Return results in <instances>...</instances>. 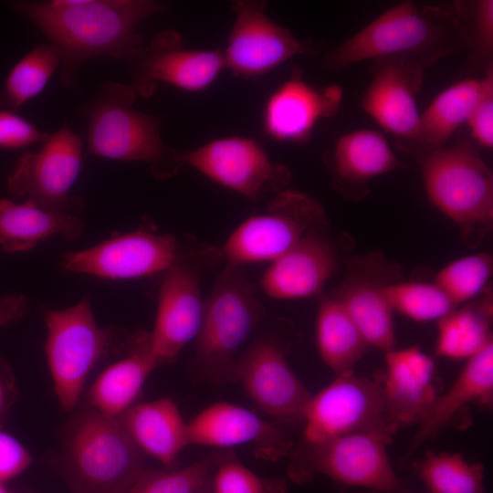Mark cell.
Returning <instances> with one entry per match:
<instances>
[{
  "mask_svg": "<svg viewBox=\"0 0 493 493\" xmlns=\"http://www.w3.org/2000/svg\"><path fill=\"white\" fill-rule=\"evenodd\" d=\"M11 6L58 50L60 82L73 90L78 70L91 58L107 56L133 63L145 46L137 26L166 8L153 0L16 1Z\"/></svg>",
  "mask_w": 493,
  "mask_h": 493,
  "instance_id": "1",
  "label": "cell"
},
{
  "mask_svg": "<svg viewBox=\"0 0 493 493\" xmlns=\"http://www.w3.org/2000/svg\"><path fill=\"white\" fill-rule=\"evenodd\" d=\"M465 47L464 26L455 3L404 1L330 49L324 62L328 69L339 71L364 60L405 57L426 68Z\"/></svg>",
  "mask_w": 493,
  "mask_h": 493,
  "instance_id": "2",
  "label": "cell"
},
{
  "mask_svg": "<svg viewBox=\"0 0 493 493\" xmlns=\"http://www.w3.org/2000/svg\"><path fill=\"white\" fill-rule=\"evenodd\" d=\"M131 85L106 81L83 109L87 121V153L105 159L139 162L150 166L157 180L173 177L184 166L183 152L162 140V121L134 108Z\"/></svg>",
  "mask_w": 493,
  "mask_h": 493,
  "instance_id": "3",
  "label": "cell"
},
{
  "mask_svg": "<svg viewBox=\"0 0 493 493\" xmlns=\"http://www.w3.org/2000/svg\"><path fill=\"white\" fill-rule=\"evenodd\" d=\"M144 457L118 417L90 406L65 432L62 473L75 493H128L146 470Z\"/></svg>",
  "mask_w": 493,
  "mask_h": 493,
  "instance_id": "4",
  "label": "cell"
},
{
  "mask_svg": "<svg viewBox=\"0 0 493 493\" xmlns=\"http://www.w3.org/2000/svg\"><path fill=\"white\" fill-rule=\"evenodd\" d=\"M264 311L242 267L226 266L205 299L194 349V366L215 383L236 380L237 352Z\"/></svg>",
  "mask_w": 493,
  "mask_h": 493,
  "instance_id": "5",
  "label": "cell"
},
{
  "mask_svg": "<svg viewBox=\"0 0 493 493\" xmlns=\"http://www.w3.org/2000/svg\"><path fill=\"white\" fill-rule=\"evenodd\" d=\"M429 201L459 228L467 246L478 244L493 226V173L469 142L444 146L422 158Z\"/></svg>",
  "mask_w": 493,
  "mask_h": 493,
  "instance_id": "6",
  "label": "cell"
},
{
  "mask_svg": "<svg viewBox=\"0 0 493 493\" xmlns=\"http://www.w3.org/2000/svg\"><path fill=\"white\" fill-rule=\"evenodd\" d=\"M327 217L310 195L286 189L277 194L265 212L242 222L228 236L220 253L226 266L276 260L309 233L324 230Z\"/></svg>",
  "mask_w": 493,
  "mask_h": 493,
  "instance_id": "7",
  "label": "cell"
},
{
  "mask_svg": "<svg viewBox=\"0 0 493 493\" xmlns=\"http://www.w3.org/2000/svg\"><path fill=\"white\" fill-rule=\"evenodd\" d=\"M46 358L60 407L69 411L97 362L110 351L112 334L100 327L89 298L64 309H46Z\"/></svg>",
  "mask_w": 493,
  "mask_h": 493,
  "instance_id": "8",
  "label": "cell"
},
{
  "mask_svg": "<svg viewBox=\"0 0 493 493\" xmlns=\"http://www.w3.org/2000/svg\"><path fill=\"white\" fill-rule=\"evenodd\" d=\"M390 442V435L369 431L306 445L293 456L289 477L301 484L321 474L344 487L403 492L404 484L393 470L386 449Z\"/></svg>",
  "mask_w": 493,
  "mask_h": 493,
  "instance_id": "9",
  "label": "cell"
},
{
  "mask_svg": "<svg viewBox=\"0 0 493 493\" xmlns=\"http://www.w3.org/2000/svg\"><path fill=\"white\" fill-rule=\"evenodd\" d=\"M222 260L220 248L191 250L163 274L158 292L156 318L149 333L158 365L173 362L200 329L205 299L200 289L201 261Z\"/></svg>",
  "mask_w": 493,
  "mask_h": 493,
  "instance_id": "10",
  "label": "cell"
},
{
  "mask_svg": "<svg viewBox=\"0 0 493 493\" xmlns=\"http://www.w3.org/2000/svg\"><path fill=\"white\" fill-rule=\"evenodd\" d=\"M302 418L306 445H319L339 436L369 431L392 436L386 427L380 375L357 376L352 370L311 395Z\"/></svg>",
  "mask_w": 493,
  "mask_h": 493,
  "instance_id": "11",
  "label": "cell"
},
{
  "mask_svg": "<svg viewBox=\"0 0 493 493\" xmlns=\"http://www.w3.org/2000/svg\"><path fill=\"white\" fill-rule=\"evenodd\" d=\"M83 142L62 126L41 143L40 150L26 152L7 179L13 196L26 197L37 205L58 212L79 215L83 200L71 195L82 164Z\"/></svg>",
  "mask_w": 493,
  "mask_h": 493,
  "instance_id": "12",
  "label": "cell"
},
{
  "mask_svg": "<svg viewBox=\"0 0 493 493\" xmlns=\"http://www.w3.org/2000/svg\"><path fill=\"white\" fill-rule=\"evenodd\" d=\"M191 250L183 247L176 236L160 233L146 223L93 246L68 252L62 267L107 279H135L164 273Z\"/></svg>",
  "mask_w": 493,
  "mask_h": 493,
  "instance_id": "13",
  "label": "cell"
},
{
  "mask_svg": "<svg viewBox=\"0 0 493 493\" xmlns=\"http://www.w3.org/2000/svg\"><path fill=\"white\" fill-rule=\"evenodd\" d=\"M183 163L252 201L288 189L292 178L290 170L272 161L257 140L243 135L216 138L183 152Z\"/></svg>",
  "mask_w": 493,
  "mask_h": 493,
  "instance_id": "14",
  "label": "cell"
},
{
  "mask_svg": "<svg viewBox=\"0 0 493 493\" xmlns=\"http://www.w3.org/2000/svg\"><path fill=\"white\" fill-rule=\"evenodd\" d=\"M267 2L237 0L235 20L222 49L226 69L243 78L263 76L315 47L294 36L266 14Z\"/></svg>",
  "mask_w": 493,
  "mask_h": 493,
  "instance_id": "15",
  "label": "cell"
},
{
  "mask_svg": "<svg viewBox=\"0 0 493 493\" xmlns=\"http://www.w3.org/2000/svg\"><path fill=\"white\" fill-rule=\"evenodd\" d=\"M224 69L221 48H189L178 32L165 30L156 34L131 63V86L143 98L152 96L159 83L185 92H201Z\"/></svg>",
  "mask_w": 493,
  "mask_h": 493,
  "instance_id": "16",
  "label": "cell"
},
{
  "mask_svg": "<svg viewBox=\"0 0 493 493\" xmlns=\"http://www.w3.org/2000/svg\"><path fill=\"white\" fill-rule=\"evenodd\" d=\"M425 68L405 57L374 59L372 77L361 105L380 127L404 144L417 145L420 111L417 97Z\"/></svg>",
  "mask_w": 493,
  "mask_h": 493,
  "instance_id": "17",
  "label": "cell"
},
{
  "mask_svg": "<svg viewBox=\"0 0 493 493\" xmlns=\"http://www.w3.org/2000/svg\"><path fill=\"white\" fill-rule=\"evenodd\" d=\"M286 356L283 343L263 338L238 358L236 375L264 413L291 421L302 418L312 394L290 368Z\"/></svg>",
  "mask_w": 493,
  "mask_h": 493,
  "instance_id": "18",
  "label": "cell"
},
{
  "mask_svg": "<svg viewBox=\"0 0 493 493\" xmlns=\"http://www.w3.org/2000/svg\"><path fill=\"white\" fill-rule=\"evenodd\" d=\"M380 379L391 435L400 428L418 425L442 393L434 359L417 345L386 351Z\"/></svg>",
  "mask_w": 493,
  "mask_h": 493,
  "instance_id": "19",
  "label": "cell"
},
{
  "mask_svg": "<svg viewBox=\"0 0 493 493\" xmlns=\"http://www.w3.org/2000/svg\"><path fill=\"white\" fill-rule=\"evenodd\" d=\"M342 96L339 85L317 89L294 72L267 98L262 110L263 129L278 142H303L321 119L337 112Z\"/></svg>",
  "mask_w": 493,
  "mask_h": 493,
  "instance_id": "20",
  "label": "cell"
},
{
  "mask_svg": "<svg viewBox=\"0 0 493 493\" xmlns=\"http://www.w3.org/2000/svg\"><path fill=\"white\" fill-rule=\"evenodd\" d=\"M190 445L231 447L257 444L270 459L290 452L286 435L252 411L227 402L215 403L188 423Z\"/></svg>",
  "mask_w": 493,
  "mask_h": 493,
  "instance_id": "21",
  "label": "cell"
},
{
  "mask_svg": "<svg viewBox=\"0 0 493 493\" xmlns=\"http://www.w3.org/2000/svg\"><path fill=\"white\" fill-rule=\"evenodd\" d=\"M323 231L309 233L270 263L259 283L267 296L275 299H300L321 292L336 265L334 246Z\"/></svg>",
  "mask_w": 493,
  "mask_h": 493,
  "instance_id": "22",
  "label": "cell"
},
{
  "mask_svg": "<svg viewBox=\"0 0 493 493\" xmlns=\"http://www.w3.org/2000/svg\"><path fill=\"white\" fill-rule=\"evenodd\" d=\"M324 159L338 189L356 198L366 194L371 180L402 166L384 136L372 129L341 135Z\"/></svg>",
  "mask_w": 493,
  "mask_h": 493,
  "instance_id": "23",
  "label": "cell"
},
{
  "mask_svg": "<svg viewBox=\"0 0 493 493\" xmlns=\"http://www.w3.org/2000/svg\"><path fill=\"white\" fill-rule=\"evenodd\" d=\"M493 395V341L467 360L452 386L440 393L417 425L408 448L414 453L423 443L435 438L470 404H489Z\"/></svg>",
  "mask_w": 493,
  "mask_h": 493,
  "instance_id": "24",
  "label": "cell"
},
{
  "mask_svg": "<svg viewBox=\"0 0 493 493\" xmlns=\"http://www.w3.org/2000/svg\"><path fill=\"white\" fill-rule=\"evenodd\" d=\"M118 418L141 451L164 466L190 445L188 423L169 398L133 404Z\"/></svg>",
  "mask_w": 493,
  "mask_h": 493,
  "instance_id": "25",
  "label": "cell"
},
{
  "mask_svg": "<svg viewBox=\"0 0 493 493\" xmlns=\"http://www.w3.org/2000/svg\"><path fill=\"white\" fill-rule=\"evenodd\" d=\"M158 366L151 351L149 333L136 335L128 354L106 368L93 383L89 392L90 406L119 417L134 404L147 378Z\"/></svg>",
  "mask_w": 493,
  "mask_h": 493,
  "instance_id": "26",
  "label": "cell"
},
{
  "mask_svg": "<svg viewBox=\"0 0 493 493\" xmlns=\"http://www.w3.org/2000/svg\"><path fill=\"white\" fill-rule=\"evenodd\" d=\"M84 223L77 214L52 211L26 199L16 204L0 199V247L7 253L24 252L52 236L77 239Z\"/></svg>",
  "mask_w": 493,
  "mask_h": 493,
  "instance_id": "27",
  "label": "cell"
},
{
  "mask_svg": "<svg viewBox=\"0 0 493 493\" xmlns=\"http://www.w3.org/2000/svg\"><path fill=\"white\" fill-rule=\"evenodd\" d=\"M385 284L351 271L333 295L341 302L368 346L388 351L394 348L395 331L393 311L383 292Z\"/></svg>",
  "mask_w": 493,
  "mask_h": 493,
  "instance_id": "28",
  "label": "cell"
},
{
  "mask_svg": "<svg viewBox=\"0 0 493 493\" xmlns=\"http://www.w3.org/2000/svg\"><path fill=\"white\" fill-rule=\"evenodd\" d=\"M483 87L484 77L466 78L434 98L420 115L416 146L424 149L423 157L444 147L460 126L467 123Z\"/></svg>",
  "mask_w": 493,
  "mask_h": 493,
  "instance_id": "29",
  "label": "cell"
},
{
  "mask_svg": "<svg viewBox=\"0 0 493 493\" xmlns=\"http://www.w3.org/2000/svg\"><path fill=\"white\" fill-rule=\"evenodd\" d=\"M492 297L456 308L437 321L435 353L451 360L472 357L492 342Z\"/></svg>",
  "mask_w": 493,
  "mask_h": 493,
  "instance_id": "30",
  "label": "cell"
},
{
  "mask_svg": "<svg viewBox=\"0 0 493 493\" xmlns=\"http://www.w3.org/2000/svg\"><path fill=\"white\" fill-rule=\"evenodd\" d=\"M316 342L320 358L336 375L352 370L368 348L359 329L333 294L320 298Z\"/></svg>",
  "mask_w": 493,
  "mask_h": 493,
  "instance_id": "31",
  "label": "cell"
},
{
  "mask_svg": "<svg viewBox=\"0 0 493 493\" xmlns=\"http://www.w3.org/2000/svg\"><path fill=\"white\" fill-rule=\"evenodd\" d=\"M60 63L58 50L49 42L24 55L0 87V110L17 112L44 90Z\"/></svg>",
  "mask_w": 493,
  "mask_h": 493,
  "instance_id": "32",
  "label": "cell"
},
{
  "mask_svg": "<svg viewBox=\"0 0 493 493\" xmlns=\"http://www.w3.org/2000/svg\"><path fill=\"white\" fill-rule=\"evenodd\" d=\"M414 467L428 493H487L484 466L460 453L428 450Z\"/></svg>",
  "mask_w": 493,
  "mask_h": 493,
  "instance_id": "33",
  "label": "cell"
},
{
  "mask_svg": "<svg viewBox=\"0 0 493 493\" xmlns=\"http://www.w3.org/2000/svg\"><path fill=\"white\" fill-rule=\"evenodd\" d=\"M383 292L393 312L417 322L438 321L457 308L435 282H389Z\"/></svg>",
  "mask_w": 493,
  "mask_h": 493,
  "instance_id": "34",
  "label": "cell"
},
{
  "mask_svg": "<svg viewBox=\"0 0 493 493\" xmlns=\"http://www.w3.org/2000/svg\"><path fill=\"white\" fill-rule=\"evenodd\" d=\"M492 272V256L480 252L448 263L439 270L434 282L458 307L474 300L483 293Z\"/></svg>",
  "mask_w": 493,
  "mask_h": 493,
  "instance_id": "35",
  "label": "cell"
},
{
  "mask_svg": "<svg viewBox=\"0 0 493 493\" xmlns=\"http://www.w3.org/2000/svg\"><path fill=\"white\" fill-rule=\"evenodd\" d=\"M215 455L171 471L145 470L128 493H199L208 487Z\"/></svg>",
  "mask_w": 493,
  "mask_h": 493,
  "instance_id": "36",
  "label": "cell"
},
{
  "mask_svg": "<svg viewBox=\"0 0 493 493\" xmlns=\"http://www.w3.org/2000/svg\"><path fill=\"white\" fill-rule=\"evenodd\" d=\"M210 493H286L282 478H265L231 454L215 455L209 481Z\"/></svg>",
  "mask_w": 493,
  "mask_h": 493,
  "instance_id": "37",
  "label": "cell"
},
{
  "mask_svg": "<svg viewBox=\"0 0 493 493\" xmlns=\"http://www.w3.org/2000/svg\"><path fill=\"white\" fill-rule=\"evenodd\" d=\"M455 5L464 26L470 60L483 64L485 69L493 64V1H459Z\"/></svg>",
  "mask_w": 493,
  "mask_h": 493,
  "instance_id": "38",
  "label": "cell"
},
{
  "mask_svg": "<svg viewBox=\"0 0 493 493\" xmlns=\"http://www.w3.org/2000/svg\"><path fill=\"white\" fill-rule=\"evenodd\" d=\"M484 87L467 125L471 137L480 147L493 148V64L484 69Z\"/></svg>",
  "mask_w": 493,
  "mask_h": 493,
  "instance_id": "39",
  "label": "cell"
},
{
  "mask_svg": "<svg viewBox=\"0 0 493 493\" xmlns=\"http://www.w3.org/2000/svg\"><path fill=\"white\" fill-rule=\"evenodd\" d=\"M48 134L17 112L0 110V148L16 150L41 144Z\"/></svg>",
  "mask_w": 493,
  "mask_h": 493,
  "instance_id": "40",
  "label": "cell"
},
{
  "mask_svg": "<svg viewBox=\"0 0 493 493\" xmlns=\"http://www.w3.org/2000/svg\"><path fill=\"white\" fill-rule=\"evenodd\" d=\"M31 462L32 456L25 446L13 435L0 431V483L23 473Z\"/></svg>",
  "mask_w": 493,
  "mask_h": 493,
  "instance_id": "41",
  "label": "cell"
},
{
  "mask_svg": "<svg viewBox=\"0 0 493 493\" xmlns=\"http://www.w3.org/2000/svg\"><path fill=\"white\" fill-rule=\"evenodd\" d=\"M28 308L27 298L20 293L0 297V327L6 326L22 319Z\"/></svg>",
  "mask_w": 493,
  "mask_h": 493,
  "instance_id": "42",
  "label": "cell"
},
{
  "mask_svg": "<svg viewBox=\"0 0 493 493\" xmlns=\"http://www.w3.org/2000/svg\"><path fill=\"white\" fill-rule=\"evenodd\" d=\"M3 404H4V387H3V383L0 380V413L3 409Z\"/></svg>",
  "mask_w": 493,
  "mask_h": 493,
  "instance_id": "43",
  "label": "cell"
},
{
  "mask_svg": "<svg viewBox=\"0 0 493 493\" xmlns=\"http://www.w3.org/2000/svg\"><path fill=\"white\" fill-rule=\"evenodd\" d=\"M371 493H405V491H403V492H397V491H371Z\"/></svg>",
  "mask_w": 493,
  "mask_h": 493,
  "instance_id": "44",
  "label": "cell"
},
{
  "mask_svg": "<svg viewBox=\"0 0 493 493\" xmlns=\"http://www.w3.org/2000/svg\"><path fill=\"white\" fill-rule=\"evenodd\" d=\"M0 493H8L5 488L4 487V484L0 483Z\"/></svg>",
  "mask_w": 493,
  "mask_h": 493,
  "instance_id": "45",
  "label": "cell"
},
{
  "mask_svg": "<svg viewBox=\"0 0 493 493\" xmlns=\"http://www.w3.org/2000/svg\"><path fill=\"white\" fill-rule=\"evenodd\" d=\"M199 493H210V491H209V485H208L207 488H205L204 490H202V491L199 492Z\"/></svg>",
  "mask_w": 493,
  "mask_h": 493,
  "instance_id": "46",
  "label": "cell"
}]
</instances>
